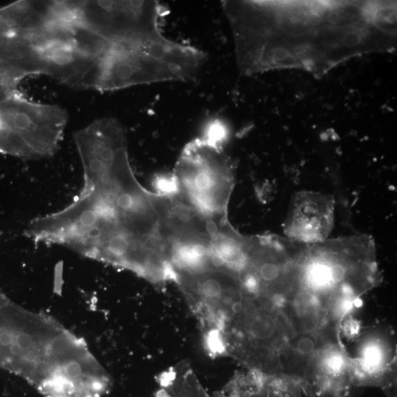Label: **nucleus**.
<instances>
[{"instance_id":"1","label":"nucleus","mask_w":397,"mask_h":397,"mask_svg":"<svg viewBox=\"0 0 397 397\" xmlns=\"http://www.w3.org/2000/svg\"><path fill=\"white\" fill-rule=\"evenodd\" d=\"M75 143L84 177L79 195L63 210L33 220L27 237L154 283L170 281L173 270L160 234L156 194L143 188L132 173L127 138L102 130L83 134Z\"/></svg>"},{"instance_id":"2","label":"nucleus","mask_w":397,"mask_h":397,"mask_svg":"<svg viewBox=\"0 0 397 397\" xmlns=\"http://www.w3.org/2000/svg\"><path fill=\"white\" fill-rule=\"evenodd\" d=\"M222 6L245 75L281 68L321 74L396 44V17L389 3L223 1Z\"/></svg>"},{"instance_id":"3","label":"nucleus","mask_w":397,"mask_h":397,"mask_svg":"<svg viewBox=\"0 0 397 397\" xmlns=\"http://www.w3.org/2000/svg\"><path fill=\"white\" fill-rule=\"evenodd\" d=\"M0 368L43 397H102L109 375L85 341L50 316L0 299Z\"/></svg>"},{"instance_id":"4","label":"nucleus","mask_w":397,"mask_h":397,"mask_svg":"<svg viewBox=\"0 0 397 397\" xmlns=\"http://www.w3.org/2000/svg\"><path fill=\"white\" fill-rule=\"evenodd\" d=\"M195 46L165 37L142 42L113 44L96 65L83 89L99 91L193 78L206 61Z\"/></svg>"},{"instance_id":"5","label":"nucleus","mask_w":397,"mask_h":397,"mask_svg":"<svg viewBox=\"0 0 397 397\" xmlns=\"http://www.w3.org/2000/svg\"><path fill=\"white\" fill-rule=\"evenodd\" d=\"M173 175L180 199L207 218L227 219L233 177L221 146L203 137L189 143Z\"/></svg>"},{"instance_id":"6","label":"nucleus","mask_w":397,"mask_h":397,"mask_svg":"<svg viewBox=\"0 0 397 397\" xmlns=\"http://www.w3.org/2000/svg\"><path fill=\"white\" fill-rule=\"evenodd\" d=\"M73 17L113 44L161 37L157 1H68Z\"/></svg>"},{"instance_id":"7","label":"nucleus","mask_w":397,"mask_h":397,"mask_svg":"<svg viewBox=\"0 0 397 397\" xmlns=\"http://www.w3.org/2000/svg\"><path fill=\"white\" fill-rule=\"evenodd\" d=\"M175 281L198 318L206 345L210 346L242 298L238 273L225 269L175 272Z\"/></svg>"},{"instance_id":"8","label":"nucleus","mask_w":397,"mask_h":397,"mask_svg":"<svg viewBox=\"0 0 397 397\" xmlns=\"http://www.w3.org/2000/svg\"><path fill=\"white\" fill-rule=\"evenodd\" d=\"M351 360L360 388H380L388 397H396V346L389 329L376 327L367 332Z\"/></svg>"},{"instance_id":"9","label":"nucleus","mask_w":397,"mask_h":397,"mask_svg":"<svg viewBox=\"0 0 397 397\" xmlns=\"http://www.w3.org/2000/svg\"><path fill=\"white\" fill-rule=\"evenodd\" d=\"M299 385L308 397H358L351 356L344 346L323 349L308 364Z\"/></svg>"},{"instance_id":"10","label":"nucleus","mask_w":397,"mask_h":397,"mask_svg":"<svg viewBox=\"0 0 397 397\" xmlns=\"http://www.w3.org/2000/svg\"><path fill=\"white\" fill-rule=\"evenodd\" d=\"M333 212L328 197L312 193L300 195L294 200L288 215V233L303 242H319L330 231Z\"/></svg>"},{"instance_id":"11","label":"nucleus","mask_w":397,"mask_h":397,"mask_svg":"<svg viewBox=\"0 0 397 397\" xmlns=\"http://www.w3.org/2000/svg\"><path fill=\"white\" fill-rule=\"evenodd\" d=\"M159 381L168 397H210L187 363L178 364L163 372Z\"/></svg>"},{"instance_id":"12","label":"nucleus","mask_w":397,"mask_h":397,"mask_svg":"<svg viewBox=\"0 0 397 397\" xmlns=\"http://www.w3.org/2000/svg\"><path fill=\"white\" fill-rule=\"evenodd\" d=\"M270 376L245 368L237 373L221 393V397H268Z\"/></svg>"},{"instance_id":"13","label":"nucleus","mask_w":397,"mask_h":397,"mask_svg":"<svg viewBox=\"0 0 397 397\" xmlns=\"http://www.w3.org/2000/svg\"><path fill=\"white\" fill-rule=\"evenodd\" d=\"M299 383L290 378L270 376L268 397H303Z\"/></svg>"},{"instance_id":"14","label":"nucleus","mask_w":397,"mask_h":397,"mask_svg":"<svg viewBox=\"0 0 397 397\" xmlns=\"http://www.w3.org/2000/svg\"><path fill=\"white\" fill-rule=\"evenodd\" d=\"M154 188L159 195L170 196L177 194L178 188L176 179L173 175H164L156 177Z\"/></svg>"},{"instance_id":"15","label":"nucleus","mask_w":397,"mask_h":397,"mask_svg":"<svg viewBox=\"0 0 397 397\" xmlns=\"http://www.w3.org/2000/svg\"><path fill=\"white\" fill-rule=\"evenodd\" d=\"M227 137V130L223 125L215 121L210 123L204 131V139L221 146Z\"/></svg>"},{"instance_id":"16","label":"nucleus","mask_w":397,"mask_h":397,"mask_svg":"<svg viewBox=\"0 0 397 397\" xmlns=\"http://www.w3.org/2000/svg\"><path fill=\"white\" fill-rule=\"evenodd\" d=\"M5 294L0 292V299H1Z\"/></svg>"}]
</instances>
